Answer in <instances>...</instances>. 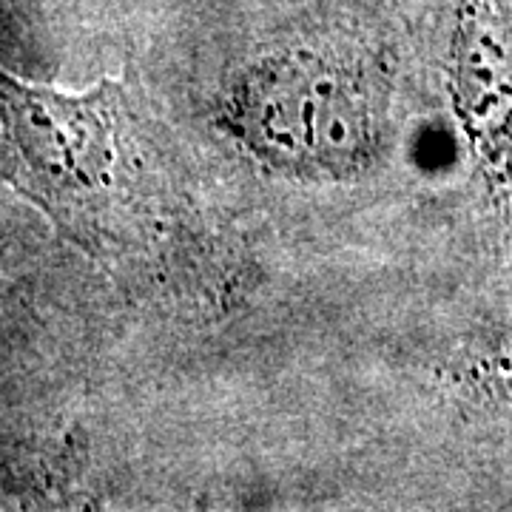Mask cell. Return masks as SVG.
<instances>
[{
  "label": "cell",
  "instance_id": "6da1fadb",
  "mask_svg": "<svg viewBox=\"0 0 512 512\" xmlns=\"http://www.w3.org/2000/svg\"><path fill=\"white\" fill-rule=\"evenodd\" d=\"M220 128L282 177L353 180L379 148L370 74L319 49H282L248 63L220 103Z\"/></svg>",
  "mask_w": 512,
  "mask_h": 512
},
{
  "label": "cell",
  "instance_id": "7a4b0ae2",
  "mask_svg": "<svg viewBox=\"0 0 512 512\" xmlns=\"http://www.w3.org/2000/svg\"><path fill=\"white\" fill-rule=\"evenodd\" d=\"M120 80L86 92L26 80L0 66V143L6 177L60 228L103 200L123 154Z\"/></svg>",
  "mask_w": 512,
  "mask_h": 512
},
{
  "label": "cell",
  "instance_id": "3957f363",
  "mask_svg": "<svg viewBox=\"0 0 512 512\" xmlns=\"http://www.w3.org/2000/svg\"><path fill=\"white\" fill-rule=\"evenodd\" d=\"M450 97L481 171L512 180V12L507 0H456Z\"/></svg>",
  "mask_w": 512,
  "mask_h": 512
}]
</instances>
